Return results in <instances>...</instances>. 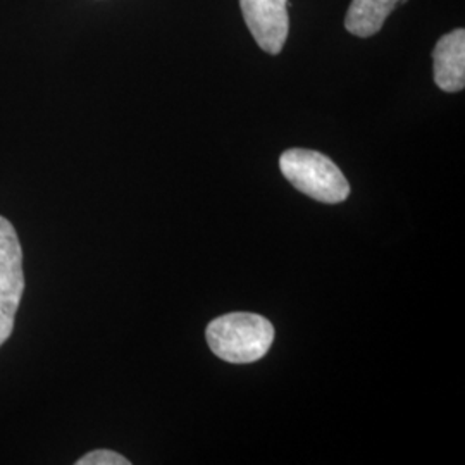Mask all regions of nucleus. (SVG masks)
Segmentation results:
<instances>
[{"label": "nucleus", "instance_id": "1", "mask_svg": "<svg viewBox=\"0 0 465 465\" xmlns=\"http://www.w3.org/2000/svg\"><path fill=\"white\" fill-rule=\"evenodd\" d=\"M211 350L230 364L257 362L274 341V328L266 317L232 312L217 317L205 331Z\"/></svg>", "mask_w": 465, "mask_h": 465}, {"label": "nucleus", "instance_id": "2", "mask_svg": "<svg viewBox=\"0 0 465 465\" xmlns=\"http://www.w3.org/2000/svg\"><path fill=\"white\" fill-rule=\"evenodd\" d=\"M282 176L307 197L322 203L349 199L350 184L340 167L316 150L290 149L280 157Z\"/></svg>", "mask_w": 465, "mask_h": 465}, {"label": "nucleus", "instance_id": "3", "mask_svg": "<svg viewBox=\"0 0 465 465\" xmlns=\"http://www.w3.org/2000/svg\"><path fill=\"white\" fill-rule=\"evenodd\" d=\"M23 293V249L15 226L0 216V347L13 334Z\"/></svg>", "mask_w": 465, "mask_h": 465}, {"label": "nucleus", "instance_id": "4", "mask_svg": "<svg viewBox=\"0 0 465 465\" xmlns=\"http://www.w3.org/2000/svg\"><path fill=\"white\" fill-rule=\"evenodd\" d=\"M288 0H240L242 15L261 49L278 55L290 34Z\"/></svg>", "mask_w": 465, "mask_h": 465}, {"label": "nucleus", "instance_id": "5", "mask_svg": "<svg viewBox=\"0 0 465 465\" xmlns=\"http://www.w3.org/2000/svg\"><path fill=\"white\" fill-rule=\"evenodd\" d=\"M434 82L449 94L462 92L465 86V32L457 28L443 35L432 50Z\"/></svg>", "mask_w": 465, "mask_h": 465}, {"label": "nucleus", "instance_id": "6", "mask_svg": "<svg viewBox=\"0 0 465 465\" xmlns=\"http://www.w3.org/2000/svg\"><path fill=\"white\" fill-rule=\"evenodd\" d=\"M405 2L407 0H351L345 17V28L349 34L361 38L380 34L386 17L399 4Z\"/></svg>", "mask_w": 465, "mask_h": 465}, {"label": "nucleus", "instance_id": "7", "mask_svg": "<svg viewBox=\"0 0 465 465\" xmlns=\"http://www.w3.org/2000/svg\"><path fill=\"white\" fill-rule=\"evenodd\" d=\"M76 465H130L132 462L113 450H94L78 459Z\"/></svg>", "mask_w": 465, "mask_h": 465}]
</instances>
